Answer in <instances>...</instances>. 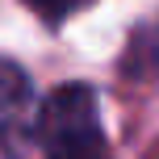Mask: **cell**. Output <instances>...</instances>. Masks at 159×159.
Wrapping results in <instances>:
<instances>
[{
	"label": "cell",
	"mask_w": 159,
	"mask_h": 159,
	"mask_svg": "<svg viewBox=\"0 0 159 159\" xmlns=\"http://www.w3.org/2000/svg\"><path fill=\"white\" fill-rule=\"evenodd\" d=\"M34 134H38L46 159H109L96 92L88 84L55 88L34 117Z\"/></svg>",
	"instance_id": "6da1fadb"
},
{
	"label": "cell",
	"mask_w": 159,
	"mask_h": 159,
	"mask_svg": "<svg viewBox=\"0 0 159 159\" xmlns=\"http://www.w3.org/2000/svg\"><path fill=\"white\" fill-rule=\"evenodd\" d=\"M30 105H34L30 75L17 63L0 59V159H17L21 155L25 138H30V130H34Z\"/></svg>",
	"instance_id": "7a4b0ae2"
},
{
	"label": "cell",
	"mask_w": 159,
	"mask_h": 159,
	"mask_svg": "<svg viewBox=\"0 0 159 159\" xmlns=\"http://www.w3.org/2000/svg\"><path fill=\"white\" fill-rule=\"evenodd\" d=\"M25 4H30L38 17H46V21H63V17H71L75 8L92 4V0H25Z\"/></svg>",
	"instance_id": "3957f363"
}]
</instances>
